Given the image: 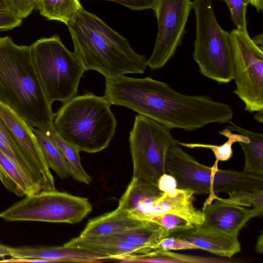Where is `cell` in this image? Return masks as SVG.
Returning <instances> with one entry per match:
<instances>
[{
	"label": "cell",
	"mask_w": 263,
	"mask_h": 263,
	"mask_svg": "<svg viewBox=\"0 0 263 263\" xmlns=\"http://www.w3.org/2000/svg\"><path fill=\"white\" fill-rule=\"evenodd\" d=\"M105 80L104 96L111 105L130 109L168 130L193 131L212 123H228L233 117L226 103L208 96L180 93L151 77L125 75Z\"/></svg>",
	"instance_id": "obj_1"
},
{
	"label": "cell",
	"mask_w": 263,
	"mask_h": 263,
	"mask_svg": "<svg viewBox=\"0 0 263 263\" xmlns=\"http://www.w3.org/2000/svg\"><path fill=\"white\" fill-rule=\"evenodd\" d=\"M66 25L73 52L86 71H97L105 79L145 71L146 57L136 53L126 39L94 14L82 8Z\"/></svg>",
	"instance_id": "obj_2"
},
{
	"label": "cell",
	"mask_w": 263,
	"mask_h": 263,
	"mask_svg": "<svg viewBox=\"0 0 263 263\" xmlns=\"http://www.w3.org/2000/svg\"><path fill=\"white\" fill-rule=\"evenodd\" d=\"M0 103L32 128L53 124L55 114L38 78L31 45H17L8 36L0 37Z\"/></svg>",
	"instance_id": "obj_3"
},
{
	"label": "cell",
	"mask_w": 263,
	"mask_h": 263,
	"mask_svg": "<svg viewBox=\"0 0 263 263\" xmlns=\"http://www.w3.org/2000/svg\"><path fill=\"white\" fill-rule=\"evenodd\" d=\"M111 104L91 92L63 103L53 122L57 133L80 152L96 153L109 145L117 127Z\"/></svg>",
	"instance_id": "obj_4"
},
{
	"label": "cell",
	"mask_w": 263,
	"mask_h": 263,
	"mask_svg": "<svg viewBox=\"0 0 263 263\" xmlns=\"http://www.w3.org/2000/svg\"><path fill=\"white\" fill-rule=\"evenodd\" d=\"M215 161L212 167L198 162L185 152L178 141L170 147L166 157V172L177 180L178 189L191 190L195 194L231 193L263 188V175L220 170Z\"/></svg>",
	"instance_id": "obj_5"
},
{
	"label": "cell",
	"mask_w": 263,
	"mask_h": 263,
	"mask_svg": "<svg viewBox=\"0 0 263 263\" xmlns=\"http://www.w3.org/2000/svg\"><path fill=\"white\" fill-rule=\"evenodd\" d=\"M35 69L44 93L52 105L77 96L86 71L74 52L70 51L57 34L40 39L31 45Z\"/></svg>",
	"instance_id": "obj_6"
},
{
	"label": "cell",
	"mask_w": 263,
	"mask_h": 263,
	"mask_svg": "<svg viewBox=\"0 0 263 263\" xmlns=\"http://www.w3.org/2000/svg\"><path fill=\"white\" fill-rule=\"evenodd\" d=\"M212 4V0L192 2L196 25L192 55L203 76L226 84L233 80L231 36L218 23Z\"/></svg>",
	"instance_id": "obj_7"
},
{
	"label": "cell",
	"mask_w": 263,
	"mask_h": 263,
	"mask_svg": "<svg viewBox=\"0 0 263 263\" xmlns=\"http://www.w3.org/2000/svg\"><path fill=\"white\" fill-rule=\"evenodd\" d=\"M92 210L86 198L65 192L41 191L25 196L0 213L7 221H41L73 224L82 221Z\"/></svg>",
	"instance_id": "obj_8"
},
{
	"label": "cell",
	"mask_w": 263,
	"mask_h": 263,
	"mask_svg": "<svg viewBox=\"0 0 263 263\" xmlns=\"http://www.w3.org/2000/svg\"><path fill=\"white\" fill-rule=\"evenodd\" d=\"M177 141L162 125L137 115L129 137L133 177L157 185L159 177L166 173L168 149Z\"/></svg>",
	"instance_id": "obj_9"
},
{
	"label": "cell",
	"mask_w": 263,
	"mask_h": 263,
	"mask_svg": "<svg viewBox=\"0 0 263 263\" xmlns=\"http://www.w3.org/2000/svg\"><path fill=\"white\" fill-rule=\"evenodd\" d=\"M233 54L235 94L244 103L245 110H263V48L248 33L237 29L231 32Z\"/></svg>",
	"instance_id": "obj_10"
},
{
	"label": "cell",
	"mask_w": 263,
	"mask_h": 263,
	"mask_svg": "<svg viewBox=\"0 0 263 263\" xmlns=\"http://www.w3.org/2000/svg\"><path fill=\"white\" fill-rule=\"evenodd\" d=\"M191 0H158L153 9L158 22V33L154 50L147 60L151 69L163 67L180 45L190 12Z\"/></svg>",
	"instance_id": "obj_11"
},
{
	"label": "cell",
	"mask_w": 263,
	"mask_h": 263,
	"mask_svg": "<svg viewBox=\"0 0 263 263\" xmlns=\"http://www.w3.org/2000/svg\"><path fill=\"white\" fill-rule=\"evenodd\" d=\"M0 116L21 152L29 164L42 191L56 190L50 171L33 130L21 118L0 103Z\"/></svg>",
	"instance_id": "obj_12"
},
{
	"label": "cell",
	"mask_w": 263,
	"mask_h": 263,
	"mask_svg": "<svg viewBox=\"0 0 263 263\" xmlns=\"http://www.w3.org/2000/svg\"><path fill=\"white\" fill-rule=\"evenodd\" d=\"M203 225L224 234L238 236L251 218L262 215L259 210L225 202L216 194L207 199L202 209Z\"/></svg>",
	"instance_id": "obj_13"
},
{
	"label": "cell",
	"mask_w": 263,
	"mask_h": 263,
	"mask_svg": "<svg viewBox=\"0 0 263 263\" xmlns=\"http://www.w3.org/2000/svg\"><path fill=\"white\" fill-rule=\"evenodd\" d=\"M168 235L182 240L191 249H201L223 257L230 258L241 250L238 236L216 231L203 224L195 225Z\"/></svg>",
	"instance_id": "obj_14"
},
{
	"label": "cell",
	"mask_w": 263,
	"mask_h": 263,
	"mask_svg": "<svg viewBox=\"0 0 263 263\" xmlns=\"http://www.w3.org/2000/svg\"><path fill=\"white\" fill-rule=\"evenodd\" d=\"M163 193L156 184L132 177L118 208L144 221H153L155 201Z\"/></svg>",
	"instance_id": "obj_15"
},
{
	"label": "cell",
	"mask_w": 263,
	"mask_h": 263,
	"mask_svg": "<svg viewBox=\"0 0 263 263\" xmlns=\"http://www.w3.org/2000/svg\"><path fill=\"white\" fill-rule=\"evenodd\" d=\"M10 256L36 258L48 262H92L108 259L98 253L86 250L66 246H39L9 247Z\"/></svg>",
	"instance_id": "obj_16"
},
{
	"label": "cell",
	"mask_w": 263,
	"mask_h": 263,
	"mask_svg": "<svg viewBox=\"0 0 263 263\" xmlns=\"http://www.w3.org/2000/svg\"><path fill=\"white\" fill-rule=\"evenodd\" d=\"M194 194L191 190L178 188L163 193L155 201L153 221L159 215L172 213L184 218L195 225L202 224L203 213L194 205Z\"/></svg>",
	"instance_id": "obj_17"
},
{
	"label": "cell",
	"mask_w": 263,
	"mask_h": 263,
	"mask_svg": "<svg viewBox=\"0 0 263 263\" xmlns=\"http://www.w3.org/2000/svg\"><path fill=\"white\" fill-rule=\"evenodd\" d=\"M64 245L98 253L108 259L117 260L127 255L143 253L141 248L120 239L115 235L86 237L79 236Z\"/></svg>",
	"instance_id": "obj_18"
},
{
	"label": "cell",
	"mask_w": 263,
	"mask_h": 263,
	"mask_svg": "<svg viewBox=\"0 0 263 263\" xmlns=\"http://www.w3.org/2000/svg\"><path fill=\"white\" fill-rule=\"evenodd\" d=\"M148 221L138 219L126 211L115 210L90 219L79 236L112 235L140 227Z\"/></svg>",
	"instance_id": "obj_19"
},
{
	"label": "cell",
	"mask_w": 263,
	"mask_h": 263,
	"mask_svg": "<svg viewBox=\"0 0 263 263\" xmlns=\"http://www.w3.org/2000/svg\"><path fill=\"white\" fill-rule=\"evenodd\" d=\"M0 181L8 190L20 197L42 191L28 173L1 151Z\"/></svg>",
	"instance_id": "obj_20"
},
{
	"label": "cell",
	"mask_w": 263,
	"mask_h": 263,
	"mask_svg": "<svg viewBox=\"0 0 263 263\" xmlns=\"http://www.w3.org/2000/svg\"><path fill=\"white\" fill-rule=\"evenodd\" d=\"M227 126L230 130L243 135L249 139L246 143H238L245 154L243 172L263 175V134L240 127L232 121Z\"/></svg>",
	"instance_id": "obj_21"
},
{
	"label": "cell",
	"mask_w": 263,
	"mask_h": 263,
	"mask_svg": "<svg viewBox=\"0 0 263 263\" xmlns=\"http://www.w3.org/2000/svg\"><path fill=\"white\" fill-rule=\"evenodd\" d=\"M115 235L141 248L145 253L151 251L154 247L162 239L168 236V234L158 223L148 221L140 227Z\"/></svg>",
	"instance_id": "obj_22"
},
{
	"label": "cell",
	"mask_w": 263,
	"mask_h": 263,
	"mask_svg": "<svg viewBox=\"0 0 263 263\" xmlns=\"http://www.w3.org/2000/svg\"><path fill=\"white\" fill-rule=\"evenodd\" d=\"M40 130L49 137L58 147L70 167L71 176L79 182L86 184H90L92 181V178L84 170L82 165L79 155L80 151L57 133L53 124Z\"/></svg>",
	"instance_id": "obj_23"
},
{
	"label": "cell",
	"mask_w": 263,
	"mask_h": 263,
	"mask_svg": "<svg viewBox=\"0 0 263 263\" xmlns=\"http://www.w3.org/2000/svg\"><path fill=\"white\" fill-rule=\"evenodd\" d=\"M122 262H217L215 258L181 254L170 250H158L142 254H133L121 257Z\"/></svg>",
	"instance_id": "obj_24"
},
{
	"label": "cell",
	"mask_w": 263,
	"mask_h": 263,
	"mask_svg": "<svg viewBox=\"0 0 263 263\" xmlns=\"http://www.w3.org/2000/svg\"><path fill=\"white\" fill-rule=\"evenodd\" d=\"M83 7L79 0H38L35 9L49 20L67 25Z\"/></svg>",
	"instance_id": "obj_25"
},
{
	"label": "cell",
	"mask_w": 263,
	"mask_h": 263,
	"mask_svg": "<svg viewBox=\"0 0 263 263\" xmlns=\"http://www.w3.org/2000/svg\"><path fill=\"white\" fill-rule=\"evenodd\" d=\"M43 155L50 169L62 179L71 175L70 167L53 141L39 129L33 128Z\"/></svg>",
	"instance_id": "obj_26"
},
{
	"label": "cell",
	"mask_w": 263,
	"mask_h": 263,
	"mask_svg": "<svg viewBox=\"0 0 263 263\" xmlns=\"http://www.w3.org/2000/svg\"><path fill=\"white\" fill-rule=\"evenodd\" d=\"M219 134L228 138V140L221 145L204 144L199 143H186L179 142L180 146L190 148H203L211 149L216 158V161H226L229 160L233 155L232 145L238 142L246 143L249 141L248 138L242 134L233 133L226 127L220 131Z\"/></svg>",
	"instance_id": "obj_27"
},
{
	"label": "cell",
	"mask_w": 263,
	"mask_h": 263,
	"mask_svg": "<svg viewBox=\"0 0 263 263\" xmlns=\"http://www.w3.org/2000/svg\"><path fill=\"white\" fill-rule=\"evenodd\" d=\"M0 151L5 154L21 168L24 170L35 181L32 171L29 164L18 148L17 145L13 139L9 129L1 116Z\"/></svg>",
	"instance_id": "obj_28"
},
{
	"label": "cell",
	"mask_w": 263,
	"mask_h": 263,
	"mask_svg": "<svg viewBox=\"0 0 263 263\" xmlns=\"http://www.w3.org/2000/svg\"><path fill=\"white\" fill-rule=\"evenodd\" d=\"M227 199L221 198L223 201L243 206H253L263 213V189L239 191L229 194Z\"/></svg>",
	"instance_id": "obj_29"
},
{
	"label": "cell",
	"mask_w": 263,
	"mask_h": 263,
	"mask_svg": "<svg viewBox=\"0 0 263 263\" xmlns=\"http://www.w3.org/2000/svg\"><path fill=\"white\" fill-rule=\"evenodd\" d=\"M228 5L231 18L237 29L248 33L246 20V11L249 0H220Z\"/></svg>",
	"instance_id": "obj_30"
},
{
	"label": "cell",
	"mask_w": 263,
	"mask_h": 263,
	"mask_svg": "<svg viewBox=\"0 0 263 263\" xmlns=\"http://www.w3.org/2000/svg\"><path fill=\"white\" fill-rule=\"evenodd\" d=\"M154 221L158 223L168 235L193 227L195 224L184 218L172 213H164L155 217Z\"/></svg>",
	"instance_id": "obj_31"
},
{
	"label": "cell",
	"mask_w": 263,
	"mask_h": 263,
	"mask_svg": "<svg viewBox=\"0 0 263 263\" xmlns=\"http://www.w3.org/2000/svg\"><path fill=\"white\" fill-rule=\"evenodd\" d=\"M117 3L133 10L154 9L158 0H105Z\"/></svg>",
	"instance_id": "obj_32"
},
{
	"label": "cell",
	"mask_w": 263,
	"mask_h": 263,
	"mask_svg": "<svg viewBox=\"0 0 263 263\" xmlns=\"http://www.w3.org/2000/svg\"><path fill=\"white\" fill-rule=\"evenodd\" d=\"M23 19L13 12H0V31L12 30L22 25Z\"/></svg>",
	"instance_id": "obj_33"
},
{
	"label": "cell",
	"mask_w": 263,
	"mask_h": 263,
	"mask_svg": "<svg viewBox=\"0 0 263 263\" xmlns=\"http://www.w3.org/2000/svg\"><path fill=\"white\" fill-rule=\"evenodd\" d=\"M14 13L23 19L28 16L34 9L29 0H9Z\"/></svg>",
	"instance_id": "obj_34"
},
{
	"label": "cell",
	"mask_w": 263,
	"mask_h": 263,
	"mask_svg": "<svg viewBox=\"0 0 263 263\" xmlns=\"http://www.w3.org/2000/svg\"><path fill=\"white\" fill-rule=\"evenodd\" d=\"M157 186L159 190L165 193L177 188L178 183L173 176L165 173L159 177Z\"/></svg>",
	"instance_id": "obj_35"
},
{
	"label": "cell",
	"mask_w": 263,
	"mask_h": 263,
	"mask_svg": "<svg viewBox=\"0 0 263 263\" xmlns=\"http://www.w3.org/2000/svg\"><path fill=\"white\" fill-rule=\"evenodd\" d=\"M0 12L14 13L9 0H0Z\"/></svg>",
	"instance_id": "obj_36"
},
{
	"label": "cell",
	"mask_w": 263,
	"mask_h": 263,
	"mask_svg": "<svg viewBox=\"0 0 263 263\" xmlns=\"http://www.w3.org/2000/svg\"><path fill=\"white\" fill-rule=\"evenodd\" d=\"M255 249L258 253L262 254L263 252V233L262 231L257 238Z\"/></svg>",
	"instance_id": "obj_37"
},
{
	"label": "cell",
	"mask_w": 263,
	"mask_h": 263,
	"mask_svg": "<svg viewBox=\"0 0 263 263\" xmlns=\"http://www.w3.org/2000/svg\"><path fill=\"white\" fill-rule=\"evenodd\" d=\"M9 247L3 244L0 241V258L10 256Z\"/></svg>",
	"instance_id": "obj_38"
},
{
	"label": "cell",
	"mask_w": 263,
	"mask_h": 263,
	"mask_svg": "<svg viewBox=\"0 0 263 263\" xmlns=\"http://www.w3.org/2000/svg\"><path fill=\"white\" fill-rule=\"evenodd\" d=\"M250 4L253 6L258 12L263 9V0H249Z\"/></svg>",
	"instance_id": "obj_39"
},
{
	"label": "cell",
	"mask_w": 263,
	"mask_h": 263,
	"mask_svg": "<svg viewBox=\"0 0 263 263\" xmlns=\"http://www.w3.org/2000/svg\"><path fill=\"white\" fill-rule=\"evenodd\" d=\"M252 40L256 45H257L260 47L263 48V46H262L263 40H262V33L256 36L255 37L252 39Z\"/></svg>",
	"instance_id": "obj_40"
},
{
	"label": "cell",
	"mask_w": 263,
	"mask_h": 263,
	"mask_svg": "<svg viewBox=\"0 0 263 263\" xmlns=\"http://www.w3.org/2000/svg\"><path fill=\"white\" fill-rule=\"evenodd\" d=\"M254 119L260 123H262L263 121V110L256 111L254 115Z\"/></svg>",
	"instance_id": "obj_41"
},
{
	"label": "cell",
	"mask_w": 263,
	"mask_h": 263,
	"mask_svg": "<svg viewBox=\"0 0 263 263\" xmlns=\"http://www.w3.org/2000/svg\"><path fill=\"white\" fill-rule=\"evenodd\" d=\"M37 1L38 0H29L30 3L34 6V9H35V5H36Z\"/></svg>",
	"instance_id": "obj_42"
}]
</instances>
